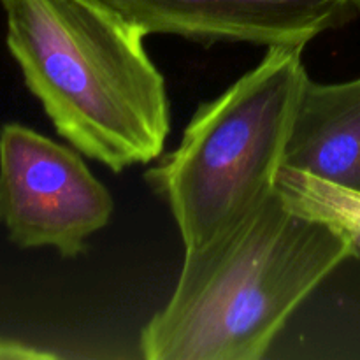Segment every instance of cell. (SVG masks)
<instances>
[{
	"mask_svg": "<svg viewBox=\"0 0 360 360\" xmlns=\"http://www.w3.org/2000/svg\"><path fill=\"white\" fill-rule=\"evenodd\" d=\"M350 234L274 190L241 224L185 252L167 304L143 327L148 360H260L348 257Z\"/></svg>",
	"mask_w": 360,
	"mask_h": 360,
	"instance_id": "cell-1",
	"label": "cell"
},
{
	"mask_svg": "<svg viewBox=\"0 0 360 360\" xmlns=\"http://www.w3.org/2000/svg\"><path fill=\"white\" fill-rule=\"evenodd\" d=\"M7 48L56 132L120 172L150 164L171 132L146 32L104 0H2Z\"/></svg>",
	"mask_w": 360,
	"mask_h": 360,
	"instance_id": "cell-2",
	"label": "cell"
},
{
	"mask_svg": "<svg viewBox=\"0 0 360 360\" xmlns=\"http://www.w3.org/2000/svg\"><path fill=\"white\" fill-rule=\"evenodd\" d=\"M306 46H271L250 72L204 102L181 143L146 171L185 252L241 224L276 190L302 88Z\"/></svg>",
	"mask_w": 360,
	"mask_h": 360,
	"instance_id": "cell-3",
	"label": "cell"
},
{
	"mask_svg": "<svg viewBox=\"0 0 360 360\" xmlns=\"http://www.w3.org/2000/svg\"><path fill=\"white\" fill-rule=\"evenodd\" d=\"M112 211L111 193L76 148L20 123L0 129V220L14 245L76 257Z\"/></svg>",
	"mask_w": 360,
	"mask_h": 360,
	"instance_id": "cell-4",
	"label": "cell"
},
{
	"mask_svg": "<svg viewBox=\"0 0 360 360\" xmlns=\"http://www.w3.org/2000/svg\"><path fill=\"white\" fill-rule=\"evenodd\" d=\"M150 34L204 42L306 46L360 18V0H104Z\"/></svg>",
	"mask_w": 360,
	"mask_h": 360,
	"instance_id": "cell-5",
	"label": "cell"
},
{
	"mask_svg": "<svg viewBox=\"0 0 360 360\" xmlns=\"http://www.w3.org/2000/svg\"><path fill=\"white\" fill-rule=\"evenodd\" d=\"M283 167L360 195V77L343 83L308 77Z\"/></svg>",
	"mask_w": 360,
	"mask_h": 360,
	"instance_id": "cell-6",
	"label": "cell"
},
{
	"mask_svg": "<svg viewBox=\"0 0 360 360\" xmlns=\"http://www.w3.org/2000/svg\"><path fill=\"white\" fill-rule=\"evenodd\" d=\"M276 188L297 210L348 232L360 259V195L288 167H281Z\"/></svg>",
	"mask_w": 360,
	"mask_h": 360,
	"instance_id": "cell-7",
	"label": "cell"
},
{
	"mask_svg": "<svg viewBox=\"0 0 360 360\" xmlns=\"http://www.w3.org/2000/svg\"><path fill=\"white\" fill-rule=\"evenodd\" d=\"M0 224H2V220H0Z\"/></svg>",
	"mask_w": 360,
	"mask_h": 360,
	"instance_id": "cell-8",
	"label": "cell"
},
{
	"mask_svg": "<svg viewBox=\"0 0 360 360\" xmlns=\"http://www.w3.org/2000/svg\"><path fill=\"white\" fill-rule=\"evenodd\" d=\"M0 2H2V0H0Z\"/></svg>",
	"mask_w": 360,
	"mask_h": 360,
	"instance_id": "cell-9",
	"label": "cell"
}]
</instances>
